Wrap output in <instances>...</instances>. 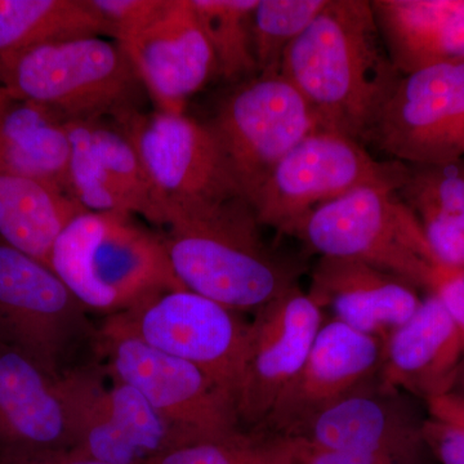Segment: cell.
<instances>
[{"instance_id":"cell-28","label":"cell","mask_w":464,"mask_h":464,"mask_svg":"<svg viewBox=\"0 0 464 464\" xmlns=\"http://www.w3.org/2000/svg\"><path fill=\"white\" fill-rule=\"evenodd\" d=\"M326 2L258 0L252 25L257 75H280L285 51L311 25Z\"/></svg>"},{"instance_id":"cell-29","label":"cell","mask_w":464,"mask_h":464,"mask_svg":"<svg viewBox=\"0 0 464 464\" xmlns=\"http://www.w3.org/2000/svg\"><path fill=\"white\" fill-rule=\"evenodd\" d=\"M149 464H295L292 449L282 436L240 435L195 442L168 451Z\"/></svg>"},{"instance_id":"cell-16","label":"cell","mask_w":464,"mask_h":464,"mask_svg":"<svg viewBox=\"0 0 464 464\" xmlns=\"http://www.w3.org/2000/svg\"><path fill=\"white\" fill-rule=\"evenodd\" d=\"M380 338L334 319L323 324L298 374L284 391L264 427L289 436L317 414L364 389L382 362Z\"/></svg>"},{"instance_id":"cell-20","label":"cell","mask_w":464,"mask_h":464,"mask_svg":"<svg viewBox=\"0 0 464 464\" xmlns=\"http://www.w3.org/2000/svg\"><path fill=\"white\" fill-rule=\"evenodd\" d=\"M389 398L364 389L317 414L297 431L283 438H299L320 447L395 458L417 464L424 445L418 426L404 408Z\"/></svg>"},{"instance_id":"cell-27","label":"cell","mask_w":464,"mask_h":464,"mask_svg":"<svg viewBox=\"0 0 464 464\" xmlns=\"http://www.w3.org/2000/svg\"><path fill=\"white\" fill-rule=\"evenodd\" d=\"M215 54L217 75L230 83L257 76L253 12L258 0H191Z\"/></svg>"},{"instance_id":"cell-12","label":"cell","mask_w":464,"mask_h":464,"mask_svg":"<svg viewBox=\"0 0 464 464\" xmlns=\"http://www.w3.org/2000/svg\"><path fill=\"white\" fill-rule=\"evenodd\" d=\"M362 141L409 166L464 159V63L401 75Z\"/></svg>"},{"instance_id":"cell-2","label":"cell","mask_w":464,"mask_h":464,"mask_svg":"<svg viewBox=\"0 0 464 464\" xmlns=\"http://www.w3.org/2000/svg\"><path fill=\"white\" fill-rule=\"evenodd\" d=\"M164 226V246L183 288L232 311H257L297 285V266L268 246L243 195L169 208Z\"/></svg>"},{"instance_id":"cell-19","label":"cell","mask_w":464,"mask_h":464,"mask_svg":"<svg viewBox=\"0 0 464 464\" xmlns=\"http://www.w3.org/2000/svg\"><path fill=\"white\" fill-rule=\"evenodd\" d=\"M308 295L322 310L331 307L335 319L383 341L422 304L401 277L351 258L320 257Z\"/></svg>"},{"instance_id":"cell-7","label":"cell","mask_w":464,"mask_h":464,"mask_svg":"<svg viewBox=\"0 0 464 464\" xmlns=\"http://www.w3.org/2000/svg\"><path fill=\"white\" fill-rule=\"evenodd\" d=\"M406 172L408 164L377 160L362 142L319 130L290 150L249 201L264 227L297 235L316 208L366 186L399 190Z\"/></svg>"},{"instance_id":"cell-35","label":"cell","mask_w":464,"mask_h":464,"mask_svg":"<svg viewBox=\"0 0 464 464\" xmlns=\"http://www.w3.org/2000/svg\"><path fill=\"white\" fill-rule=\"evenodd\" d=\"M458 382H460V383H462L463 389H462V391H460V392H454V393H457L458 396H460V398H462L464 400V357H463L462 365H460L459 374H458L456 384L458 383Z\"/></svg>"},{"instance_id":"cell-13","label":"cell","mask_w":464,"mask_h":464,"mask_svg":"<svg viewBox=\"0 0 464 464\" xmlns=\"http://www.w3.org/2000/svg\"><path fill=\"white\" fill-rule=\"evenodd\" d=\"M115 121L136 148L163 215L169 208L243 195L207 123L159 110Z\"/></svg>"},{"instance_id":"cell-8","label":"cell","mask_w":464,"mask_h":464,"mask_svg":"<svg viewBox=\"0 0 464 464\" xmlns=\"http://www.w3.org/2000/svg\"><path fill=\"white\" fill-rule=\"evenodd\" d=\"M101 326L197 366L237 406L249 335V323L237 311L183 288L108 316Z\"/></svg>"},{"instance_id":"cell-24","label":"cell","mask_w":464,"mask_h":464,"mask_svg":"<svg viewBox=\"0 0 464 464\" xmlns=\"http://www.w3.org/2000/svg\"><path fill=\"white\" fill-rule=\"evenodd\" d=\"M83 210L52 183L0 173V241L42 264H50L61 232Z\"/></svg>"},{"instance_id":"cell-6","label":"cell","mask_w":464,"mask_h":464,"mask_svg":"<svg viewBox=\"0 0 464 464\" xmlns=\"http://www.w3.org/2000/svg\"><path fill=\"white\" fill-rule=\"evenodd\" d=\"M100 328L47 265L0 241V344L63 377L97 353ZM91 364V362H90Z\"/></svg>"},{"instance_id":"cell-21","label":"cell","mask_w":464,"mask_h":464,"mask_svg":"<svg viewBox=\"0 0 464 464\" xmlns=\"http://www.w3.org/2000/svg\"><path fill=\"white\" fill-rule=\"evenodd\" d=\"M0 449H72L56 378L0 344Z\"/></svg>"},{"instance_id":"cell-26","label":"cell","mask_w":464,"mask_h":464,"mask_svg":"<svg viewBox=\"0 0 464 464\" xmlns=\"http://www.w3.org/2000/svg\"><path fill=\"white\" fill-rule=\"evenodd\" d=\"M110 36L90 0H0V61L47 43Z\"/></svg>"},{"instance_id":"cell-33","label":"cell","mask_w":464,"mask_h":464,"mask_svg":"<svg viewBox=\"0 0 464 464\" xmlns=\"http://www.w3.org/2000/svg\"><path fill=\"white\" fill-rule=\"evenodd\" d=\"M0 464H108L72 449H0Z\"/></svg>"},{"instance_id":"cell-32","label":"cell","mask_w":464,"mask_h":464,"mask_svg":"<svg viewBox=\"0 0 464 464\" xmlns=\"http://www.w3.org/2000/svg\"><path fill=\"white\" fill-rule=\"evenodd\" d=\"M284 439L292 449L295 464H411L391 457L324 448L304 439Z\"/></svg>"},{"instance_id":"cell-3","label":"cell","mask_w":464,"mask_h":464,"mask_svg":"<svg viewBox=\"0 0 464 464\" xmlns=\"http://www.w3.org/2000/svg\"><path fill=\"white\" fill-rule=\"evenodd\" d=\"M48 266L88 313L106 317L183 289L163 237L123 213L83 210L61 232Z\"/></svg>"},{"instance_id":"cell-18","label":"cell","mask_w":464,"mask_h":464,"mask_svg":"<svg viewBox=\"0 0 464 464\" xmlns=\"http://www.w3.org/2000/svg\"><path fill=\"white\" fill-rule=\"evenodd\" d=\"M382 389L402 390L424 401L447 395L456 386L464 357L457 324L430 295L417 313L383 341Z\"/></svg>"},{"instance_id":"cell-22","label":"cell","mask_w":464,"mask_h":464,"mask_svg":"<svg viewBox=\"0 0 464 464\" xmlns=\"http://www.w3.org/2000/svg\"><path fill=\"white\" fill-rule=\"evenodd\" d=\"M375 20L401 75L464 63V0H373Z\"/></svg>"},{"instance_id":"cell-14","label":"cell","mask_w":464,"mask_h":464,"mask_svg":"<svg viewBox=\"0 0 464 464\" xmlns=\"http://www.w3.org/2000/svg\"><path fill=\"white\" fill-rule=\"evenodd\" d=\"M237 396L241 427L262 429L323 326L322 308L297 285L256 311Z\"/></svg>"},{"instance_id":"cell-9","label":"cell","mask_w":464,"mask_h":464,"mask_svg":"<svg viewBox=\"0 0 464 464\" xmlns=\"http://www.w3.org/2000/svg\"><path fill=\"white\" fill-rule=\"evenodd\" d=\"M57 387L76 453L108 464H149L188 445L139 391L116 380L106 386L93 362L66 372Z\"/></svg>"},{"instance_id":"cell-25","label":"cell","mask_w":464,"mask_h":464,"mask_svg":"<svg viewBox=\"0 0 464 464\" xmlns=\"http://www.w3.org/2000/svg\"><path fill=\"white\" fill-rule=\"evenodd\" d=\"M398 192L439 264L464 268V159L427 166L408 164Z\"/></svg>"},{"instance_id":"cell-10","label":"cell","mask_w":464,"mask_h":464,"mask_svg":"<svg viewBox=\"0 0 464 464\" xmlns=\"http://www.w3.org/2000/svg\"><path fill=\"white\" fill-rule=\"evenodd\" d=\"M97 355L106 360L112 380L139 391L188 444L243 432L234 401L197 366L105 326Z\"/></svg>"},{"instance_id":"cell-15","label":"cell","mask_w":464,"mask_h":464,"mask_svg":"<svg viewBox=\"0 0 464 464\" xmlns=\"http://www.w3.org/2000/svg\"><path fill=\"white\" fill-rule=\"evenodd\" d=\"M67 191L90 212L123 213L164 226L141 159L114 119L67 121Z\"/></svg>"},{"instance_id":"cell-34","label":"cell","mask_w":464,"mask_h":464,"mask_svg":"<svg viewBox=\"0 0 464 464\" xmlns=\"http://www.w3.org/2000/svg\"><path fill=\"white\" fill-rule=\"evenodd\" d=\"M430 295L441 302L457 324L464 342V268H442Z\"/></svg>"},{"instance_id":"cell-30","label":"cell","mask_w":464,"mask_h":464,"mask_svg":"<svg viewBox=\"0 0 464 464\" xmlns=\"http://www.w3.org/2000/svg\"><path fill=\"white\" fill-rule=\"evenodd\" d=\"M426 404L430 418L422 423L424 445L441 464H464V400L450 392Z\"/></svg>"},{"instance_id":"cell-23","label":"cell","mask_w":464,"mask_h":464,"mask_svg":"<svg viewBox=\"0 0 464 464\" xmlns=\"http://www.w3.org/2000/svg\"><path fill=\"white\" fill-rule=\"evenodd\" d=\"M69 152L66 121L0 84V173L42 179L69 194Z\"/></svg>"},{"instance_id":"cell-5","label":"cell","mask_w":464,"mask_h":464,"mask_svg":"<svg viewBox=\"0 0 464 464\" xmlns=\"http://www.w3.org/2000/svg\"><path fill=\"white\" fill-rule=\"evenodd\" d=\"M295 237L322 257L351 258L431 293L444 266L398 190L366 186L316 208Z\"/></svg>"},{"instance_id":"cell-1","label":"cell","mask_w":464,"mask_h":464,"mask_svg":"<svg viewBox=\"0 0 464 464\" xmlns=\"http://www.w3.org/2000/svg\"><path fill=\"white\" fill-rule=\"evenodd\" d=\"M280 75L302 94L320 130L359 142L401 78L368 0H328L285 51Z\"/></svg>"},{"instance_id":"cell-31","label":"cell","mask_w":464,"mask_h":464,"mask_svg":"<svg viewBox=\"0 0 464 464\" xmlns=\"http://www.w3.org/2000/svg\"><path fill=\"white\" fill-rule=\"evenodd\" d=\"M118 44L130 41L166 7L167 0H90Z\"/></svg>"},{"instance_id":"cell-11","label":"cell","mask_w":464,"mask_h":464,"mask_svg":"<svg viewBox=\"0 0 464 464\" xmlns=\"http://www.w3.org/2000/svg\"><path fill=\"white\" fill-rule=\"evenodd\" d=\"M207 124L248 200L290 150L319 130L306 101L282 75L241 82Z\"/></svg>"},{"instance_id":"cell-4","label":"cell","mask_w":464,"mask_h":464,"mask_svg":"<svg viewBox=\"0 0 464 464\" xmlns=\"http://www.w3.org/2000/svg\"><path fill=\"white\" fill-rule=\"evenodd\" d=\"M0 84L63 121L141 111L146 91L123 48L105 36L47 43L0 61Z\"/></svg>"},{"instance_id":"cell-17","label":"cell","mask_w":464,"mask_h":464,"mask_svg":"<svg viewBox=\"0 0 464 464\" xmlns=\"http://www.w3.org/2000/svg\"><path fill=\"white\" fill-rule=\"evenodd\" d=\"M119 45L159 111L185 114L188 101L217 75L215 54L191 0H167L141 33Z\"/></svg>"}]
</instances>
